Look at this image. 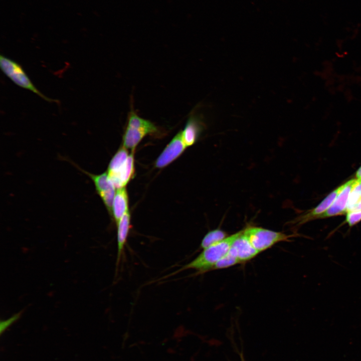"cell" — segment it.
<instances>
[{
    "label": "cell",
    "mask_w": 361,
    "mask_h": 361,
    "mask_svg": "<svg viewBox=\"0 0 361 361\" xmlns=\"http://www.w3.org/2000/svg\"><path fill=\"white\" fill-rule=\"evenodd\" d=\"M0 67L3 73L17 85L32 91L49 102H57L42 94L33 84L20 64L1 55Z\"/></svg>",
    "instance_id": "3"
},
{
    "label": "cell",
    "mask_w": 361,
    "mask_h": 361,
    "mask_svg": "<svg viewBox=\"0 0 361 361\" xmlns=\"http://www.w3.org/2000/svg\"><path fill=\"white\" fill-rule=\"evenodd\" d=\"M86 173L93 180L97 193L103 202L108 213L112 215L115 188L110 180L108 172H105L100 174Z\"/></svg>",
    "instance_id": "4"
},
{
    "label": "cell",
    "mask_w": 361,
    "mask_h": 361,
    "mask_svg": "<svg viewBox=\"0 0 361 361\" xmlns=\"http://www.w3.org/2000/svg\"><path fill=\"white\" fill-rule=\"evenodd\" d=\"M361 199V181L356 179L350 191L346 213L350 211L354 205Z\"/></svg>",
    "instance_id": "17"
},
{
    "label": "cell",
    "mask_w": 361,
    "mask_h": 361,
    "mask_svg": "<svg viewBox=\"0 0 361 361\" xmlns=\"http://www.w3.org/2000/svg\"><path fill=\"white\" fill-rule=\"evenodd\" d=\"M149 133L145 130L126 126L122 138V146L134 152L137 145Z\"/></svg>",
    "instance_id": "13"
},
{
    "label": "cell",
    "mask_w": 361,
    "mask_h": 361,
    "mask_svg": "<svg viewBox=\"0 0 361 361\" xmlns=\"http://www.w3.org/2000/svg\"><path fill=\"white\" fill-rule=\"evenodd\" d=\"M243 230L251 245L259 253L279 242H289L295 236L255 226H248Z\"/></svg>",
    "instance_id": "2"
},
{
    "label": "cell",
    "mask_w": 361,
    "mask_h": 361,
    "mask_svg": "<svg viewBox=\"0 0 361 361\" xmlns=\"http://www.w3.org/2000/svg\"><path fill=\"white\" fill-rule=\"evenodd\" d=\"M131 215L128 211L120 219L116 224L117 227V254L116 259V268H117L121 258L124 255L125 246L127 241L130 228Z\"/></svg>",
    "instance_id": "11"
},
{
    "label": "cell",
    "mask_w": 361,
    "mask_h": 361,
    "mask_svg": "<svg viewBox=\"0 0 361 361\" xmlns=\"http://www.w3.org/2000/svg\"><path fill=\"white\" fill-rule=\"evenodd\" d=\"M205 128L201 117L192 115L189 118L185 128L181 131L183 140L187 147L194 144Z\"/></svg>",
    "instance_id": "9"
},
{
    "label": "cell",
    "mask_w": 361,
    "mask_h": 361,
    "mask_svg": "<svg viewBox=\"0 0 361 361\" xmlns=\"http://www.w3.org/2000/svg\"><path fill=\"white\" fill-rule=\"evenodd\" d=\"M240 264L239 260L229 251L213 267L212 270L226 269L234 265Z\"/></svg>",
    "instance_id": "18"
},
{
    "label": "cell",
    "mask_w": 361,
    "mask_h": 361,
    "mask_svg": "<svg viewBox=\"0 0 361 361\" xmlns=\"http://www.w3.org/2000/svg\"><path fill=\"white\" fill-rule=\"evenodd\" d=\"M19 317V314L15 315V316H13L12 317L10 318L8 320H5V321L4 322L3 324H1V327L3 326V327L1 328V332H2L3 330H5L8 326L10 325L11 323H13V322H14L15 320H16L18 317Z\"/></svg>",
    "instance_id": "20"
},
{
    "label": "cell",
    "mask_w": 361,
    "mask_h": 361,
    "mask_svg": "<svg viewBox=\"0 0 361 361\" xmlns=\"http://www.w3.org/2000/svg\"><path fill=\"white\" fill-rule=\"evenodd\" d=\"M340 189L341 186L331 192L317 207L292 221V224L299 226L311 220L319 218L332 205Z\"/></svg>",
    "instance_id": "8"
},
{
    "label": "cell",
    "mask_w": 361,
    "mask_h": 361,
    "mask_svg": "<svg viewBox=\"0 0 361 361\" xmlns=\"http://www.w3.org/2000/svg\"><path fill=\"white\" fill-rule=\"evenodd\" d=\"M355 180L350 179L341 186L340 190L332 205L319 218L335 216L346 213L349 196Z\"/></svg>",
    "instance_id": "7"
},
{
    "label": "cell",
    "mask_w": 361,
    "mask_h": 361,
    "mask_svg": "<svg viewBox=\"0 0 361 361\" xmlns=\"http://www.w3.org/2000/svg\"><path fill=\"white\" fill-rule=\"evenodd\" d=\"M241 360H242V361H244V358H243V356L242 355H241Z\"/></svg>",
    "instance_id": "23"
},
{
    "label": "cell",
    "mask_w": 361,
    "mask_h": 361,
    "mask_svg": "<svg viewBox=\"0 0 361 361\" xmlns=\"http://www.w3.org/2000/svg\"><path fill=\"white\" fill-rule=\"evenodd\" d=\"M228 236V233L220 229H216L208 232L203 238L200 248L203 250L217 243Z\"/></svg>",
    "instance_id": "16"
},
{
    "label": "cell",
    "mask_w": 361,
    "mask_h": 361,
    "mask_svg": "<svg viewBox=\"0 0 361 361\" xmlns=\"http://www.w3.org/2000/svg\"><path fill=\"white\" fill-rule=\"evenodd\" d=\"M134 152H131L129 155L125 164L118 172L108 175L110 180L117 189L125 187L134 176Z\"/></svg>",
    "instance_id": "10"
},
{
    "label": "cell",
    "mask_w": 361,
    "mask_h": 361,
    "mask_svg": "<svg viewBox=\"0 0 361 361\" xmlns=\"http://www.w3.org/2000/svg\"><path fill=\"white\" fill-rule=\"evenodd\" d=\"M355 175L356 179L361 181V166L356 171Z\"/></svg>",
    "instance_id": "22"
},
{
    "label": "cell",
    "mask_w": 361,
    "mask_h": 361,
    "mask_svg": "<svg viewBox=\"0 0 361 361\" xmlns=\"http://www.w3.org/2000/svg\"><path fill=\"white\" fill-rule=\"evenodd\" d=\"M182 135L178 132L167 145L155 162L158 168L164 167L179 157L187 148Z\"/></svg>",
    "instance_id": "5"
},
{
    "label": "cell",
    "mask_w": 361,
    "mask_h": 361,
    "mask_svg": "<svg viewBox=\"0 0 361 361\" xmlns=\"http://www.w3.org/2000/svg\"><path fill=\"white\" fill-rule=\"evenodd\" d=\"M128 210V197L125 187L118 189L113 200L112 216L117 224Z\"/></svg>",
    "instance_id": "12"
},
{
    "label": "cell",
    "mask_w": 361,
    "mask_h": 361,
    "mask_svg": "<svg viewBox=\"0 0 361 361\" xmlns=\"http://www.w3.org/2000/svg\"><path fill=\"white\" fill-rule=\"evenodd\" d=\"M361 221V211L346 213L345 222L349 227H352Z\"/></svg>",
    "instance_id": "19"
},
{
    "label": "cell",
    "mask_w": 361,
    "mask_h": 361,
    "mask_svg": "<svg viewBox=\"0 0 361 361\" xmlns=\"http://www.w3.org/2000/svg\"><path fill=\"white\" fill-rule=\"evenodd\" d=\"M241 231L228 236L223 240L216 243L203 251L193 260L182 267L172 273L168 275V277L188 269H195L198 273H205L212 269L216 263L224 257L229 251L232 244L240 235Z\"/></svg>",
    "instance_id": "1"
},
{
    "label": "cell",
    "mask_w": 361,
    "mask_h": 361,
    "mask_svg": "<svg viewBox=\"0 0 361 361\" xmlns=\"http://www.w3.org/2000/svg\"><path fill=\"white\" fill-rule=\"evenodd\" d=\"M127 126L145 130L149 134H153L157 131V127L152 122L141 118L133 111H130L129 113Z\"/></svg>",
    "instance_id": "14"
},
{
    "label": "cell",
    "mask_w": 361,
    "mask_h": 361,
    "mask_svg": "<svg viewBox=\"0 0 361 361\" xmlns=\"http://www.w3.org/2000/svg\"><path fill=\"white\" fill-rule=\"evenodd\" d=\"M361 211V199L359 200L352 208L350 211Z\"/></svg>",
    "instance_id": "21"
},
{
    "label": "cell",
    "mask_w": 361,
    "mask_h": 361,
    "mask_svg": "<svg viewBox=\"0 0 361 361\" xmlns=\"http://www.w3.org/2000/svg\"><path fill=\"white\" fill-rule=\"evenodd\" d=\"M229 251L239 260L240 263L252 260L260 253L251 245L244 230H241L240 235L235 240Z\"/></svg>",
    "instance_id": "6"
},
{
    "label": "cell",
    "mask_w": 361,
    "mask_h": 361,
    "mask_svg": "<svg viewBox=\"0 0 361 361\" xmlns=\"http://www.w3.org/2000/svg\"><path fill=\"white\" fill-rule=\"evenodd\" d=\"M128 156L126 148L122 145L109 162L107 170L108 175L118 172L125 164Z\"/></svg>",
    "instance_id": "15"
}]
</instances>
